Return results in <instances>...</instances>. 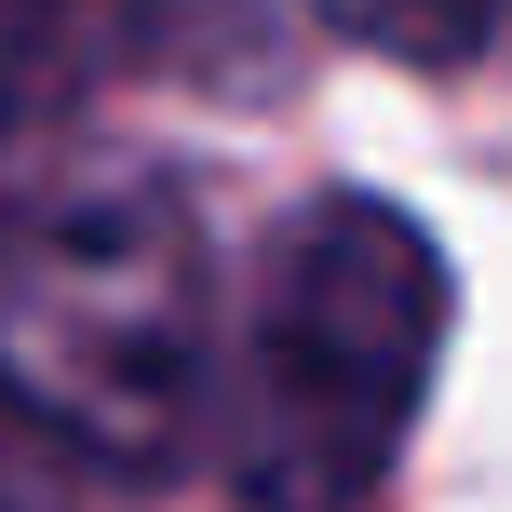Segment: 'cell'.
Returning a JSON list of instances; mask_svg holds the SVG:
<instances>
[{"label": "cell", "mask_w": 512, "mask_h": 512, "mask_svg": "<svg viewBox=\"0 0 512 512\" xmlns=\"http://www.w3.org/2000/svg\"><path fill=\"white\" fill-rule=\"evenodd\" d=\"M445 351V256L405 203L324 189L256 256L243 297V391L230 472L256 512H351L418 432V391Z\"/></svg>", "instance_id": "1"}, {"label": "cell", "mask_w": 512, "mask_h": 512, "mask_svg": "<svg viewBox=\"0 0 512 512\" xmlns=\"http://www.w3.org/2000/svg\"><path fill=\"white\" fill-rule=\"evenodd\" d=\"M216 378V243L176 176H95L0 256V405L95 472H162Z\"/></svg>", "instance_id": "2"}, {"label": "cell", "mask_w": 512, "mask_h": 512, "mask_svg": "<svg viewBox=\"0 0 512 512\" xmlns=\"http://www.w3.org/2000/svg\"><path fill=\"white\" fill-rule=\"evenodd\" d=\"M310 14H324L337 41L391 54V68H459V54H486L512 27V0H310Z\"/></svg>", "instance_id": "3"}, {"label": "cell", "mask_w": 512, "mask_h": 512, "mask_svg": "<svg viewBox=\"0 0 512 512\" xmlns=\"http://www.w3.org/2000/svg\"><path fill=\"white\" fill-rule=\"evenodd\" d=\"M108 0H0V95H27V81H54L81 41H95Z\"/></svg>", "instance_id": "4"}, {"label": "cell", "mask_w": 512, "mask_h": 512, "mask_svg": "<svg viewBox=\"0 0 512 512\" xmlns=\"http://www.w3.org/2000/svg\"><path fill=\"white\" fill-rule=\"evenodd\" d=\"M0 512H68V445L0 405Z\"/></svg>", "instance_id": "5"}]
</instances>
